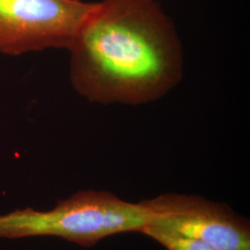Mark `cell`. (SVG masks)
<instances>
[{"label":"cell","instance_id":"cell-3","mask_svg":"<svg viewBox=\"0 0 250 250\" xmlns=\"http://www.w3.org/2000/svg\"><path fill=\"white\" fill-rule=\"evenodd\" d=\"M96 6L82 0H0V54L69 49Z\"/></svg>","mask_w":250,"mask_h":250},{"label":"cell","instance_id":"cell-1","mask_svg":"<svg viewBox=\"0 0 250 250\" xmlns=\"http://www.w3.org/2000/svg\"><path fill=\"white\" fill-rule=\"evenodd\" d=\"M68 50L72 86L90 102L148 103L182 76L178 36L153 0L97 3Z\"/></svg>","mask_w":250,"mask_h":250},{"label":"cell","instance_id":"cell-4","mask_svg":"<svg viewBox=\"0 0 250 250\" xmlns=\"http://www.w3.org/2000/svg\"><path fill=\"white\" fill-rule=\"evenodd\" d=\"M144 202L155 225L203 242L217 250H250V222L232 208L203 197L164 194Z\"/></svg>","mask_w":250,"mask_h":250},{"label":"cell","instance_id":"cell-6","mask_svg":"<svg viewBox=\"0 0 250 250\" xmlns=\"http://www.w3.org/2000/svg\"><path fill=\"white\" fill-rule=\"evenodd\" d=\"M153 1H156V0H153Z\"/></svg>","mask_w":250,"mask_h":250},{"label":"cell","instance_id":"cell-5","mask_svg":"<svg viewBox=\"0 0 250 250\" xmlns=\"http://www.w3.org/2000/svg\"><path fill=\"white\" fill-rule=\"evenodd\" d=\"M167 250H217L203 242L183 236L155 225H146L140 231Z\"/></svg>","mask_w":250,"mask_h":250},{"label":"cell","instance_id":"cell-2","mask_svg":"<svg viewBox=\"0 0 250 250\" xmlns=\"http://www.w3.org/2000/svg\"><path fill=\"white\" fill-rule=\"evenodd\" d=\"M155 218L144 201L127 202L107 191H79L52 209L27 208L0 215V238L55 236L91 247L126 232H140Z\"/></svg>","mask_w":250,"mask_h":250}]
</instances>
